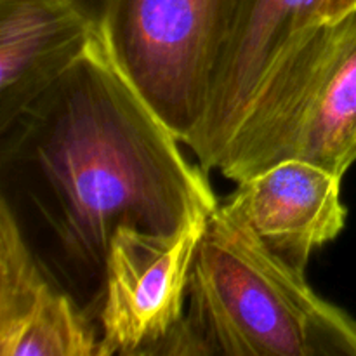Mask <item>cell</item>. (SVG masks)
<instances>
[{"label": "cell", "instance_id": "cell-1", "mask_svg": "<svg viewBox=\"0 0 356 356\" xmlns=\"http://www.w3.org/2000/svg\"><path fill=\"white\" fill-rule=\"evenodd\" d=\"M131 79L110 23L0 129L2 195L51 277L96 320L118 226L174 232L219 200L209 172Z\"/></svg>", "mask_w": 356, "mask_h": 356}, {"label": "cell", "instance_id": "cell-2", "mask_svg": "<svg viewBox=\"0 0 356 356\" xmlns=\"http://www.w3.org/2000/svg\"><path fill=\"white\" fill-rule=\"evenodd\" d=\"M163 355L356 356V320L271 252L225 198L207 219L186 315Z\"/></svg>", "mask_w": 356, "mask_h": 356}, {"label": "cell", "instance_id": "cell-3", "mask_svg": "<svg viewBox=\"0 0 356 356\" xmlns=\"http://www.w3.org/2000/svg\"><path fill=\"white\" fill-rule=\"evenodd\" d=\"M287 160L339 177L356 162V10L313 24L284 52L216 170L240 183Z\"/></svg>", "mask_w": 356, "mask_h": 356}, {"label": "cell", "instance_id": "cell-4", "mask_svg": "<svg viewBox=\"0 0 356 356\" xmlns=\"http://www.w3.org/2000/svg\"><path fill=\"white\" fill-rule=\"evenodd\" d=\"M235 0H120L110 21L122 65L181 141L204 110Z\"/></svg>", "mask_w": 356, "mask_h": 356}, {"label": "cell", "instance_id": "cell-5", "mask_svg": "<svg viewBox=\"0 0 356 356\" xmlns=\"http://www.w3.org/2000/svg\"><path fill=\"white\" fill-rule=\"evenodd\" d=\"M209 216L174 232L122 225L104 263L97 356L163 355L186 315L188 285Z\"/></svg>", "mask_w": 356, "mask_h": 356}, {"label": "cell", "instance_id": "cell-6", "mask_svg": "<svg viewBox=\"0 0 356 356\" xmlns=\"http://www.w3.org/2000/svg\"><path fill=\"white\" fill-rule=\"evenodd\" d=\"M320 0H235L204 110L184 146L205 172L218 163L243 113L284 52L318 21Z\"/></svg>", "mask_w": 356, "mask_h": 356}, {"label": "cell", "instance_id": "cell-7", "mask_svg": "<svg viewBox=\"0 0 356 356\" xmlns=\"http://www.w3.org/2000/svg\"><path fill=\"white\" fill-rule=\"evenodd\" d=\"M97 323L51 277L0 200V356H97Z\"/></svg>", "mask_w": 356, "mask_h": 356}, {"label": "cell", "instance_id": "cell-8", "mask_svg": "<svg viewBox=\"0 0 356 356\" xmlns=\"http://www.w3.org/2000/svg\"><path fill=\"white\" fill-rule=\"evenodd\" d=\"M341 181L316 163L287 160L236 183L226 198L271 252L306 273L312 254L346 226Z\"/></svg>", "mask_w": 356, "mask_h": 356}, {"label": "cell", "instance_id": "cell-9", "mask_svg": "<svg viewBox=\"0 0 356 356\" xmlns=\"http://www.w3.org/2000/svg\"><path fill=\"white\" fill-rule=\"evenodd\" d=\"M97 24L75 0H0V129L72 68Z\"/></svg>", "mask_w": 356, "mask_h": 356}, {"label": "cell", "instance_id": "cell-10", "mask_svg": "<svg viewBox=\"0 0 356 356\" xmlns=\"http://www.w3.org/2000/svg\"><path fill=\"white\" fill-rule=\"evenodd\" d=\"M356 10V0H320L318 21L330 23Z\"/></svg>", "mask_w": 356, "mask_h": 356}, {"label": "cell", "instance_id": "cell-11", "mask_svg": "<svg viewBox=\"0 0 356 356\" xmlns=\"http://www.w3.org/2000/svg\"><path fill=\"white\" fill-rule=\"evenodd\" d=\"M96 23H110L120 0H75Z\"/></svg>", "mask_w": 356, "mask_h": 356}]
</instances>
